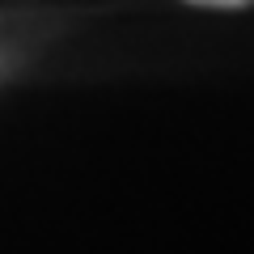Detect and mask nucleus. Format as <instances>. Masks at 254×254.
Here are the masks:
<instances>
[{"label": "nucleus", "instance_id": "obj_1", "mask_svg": "<svg viewBox=\"0 0 254 254\" xmlns=\"http://www.w3.org/2000/svg\"><path fill=\"white\" fill-rule=\"evenodd\" d=\"M190 4H208V9H242L250 0H190Z\"/></svg>", "mask_w": 254, "mask_h": 254}]
</instances>
